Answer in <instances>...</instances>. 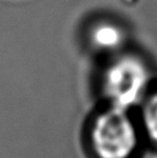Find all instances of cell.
<instances>
[{"label": "cell", "mask_w": 157, "mask_h": 158, "mask_svg": "<svg viewBox=\"0 0 157 158\" xmlns=\"http://www.w3.org/2000/svg\"><path fill=\"white\" fill-rule=\"evenodd\" d=\"M140 128L157 148V90L149 92L141 103Z\"/></svg>", "instance_id": "277c9868"}, {"label": "cell", "mask_w": 157, "mask_h": 158, "mask_svg": "<svg viewBox=\"0 0 157 158\" xmlns=\"http://www.w3.org/2000/svg\"><path fill=\"white\" fill-rule=\"evenodd\" d=\"M146 158H157V152H154V154H150L148 155Z\"/></svg>", "instance_id": "5b68a950"}, {"label": "cell", "mask_w": 157, "mask_h": 158, "mask_svg": "<svg viewBox=\"0 0 157 158\" xmlns=\"http://www.w3.org/2000/svg\"><path fill=\"white\" fill-rule=\"evenodd\" d=\"M151 73L143 59L122 54L113 59L102 75V94L108 105L129 111L149 94Z\"/></svg>", "instance_id": "7a4b0ae2"}, {"label": "cell", "mask_w": 157, "mask_h": 158, "mask_svg": "<svg viewBox=\"0 0 157 158\" xmlns=\"http://www.w3.org/2000/svg\"><path fill=\"white\" fill-rule=\"evenodd\" d=\"M124 32L112 23H100L91 31V43L102 51H113L121 46Z\"/></svg>", "instance_id": "3957f363"}, {"label": "cell", "mask_w": 157, "mask_h": 158, "mask_svg": "<svg viewBox=\"0 0 157 158\" xmlns=\"http://www.w3.org/2000/svg\"><path fill=\"white\" fill-rule=\"evenodd\" d=\"M141 128L129 111L109 106L92 118L88 142L95 158H132L141 141Z\"/></svg>", "instance_id": "6da1fadb"}]
</instances>
